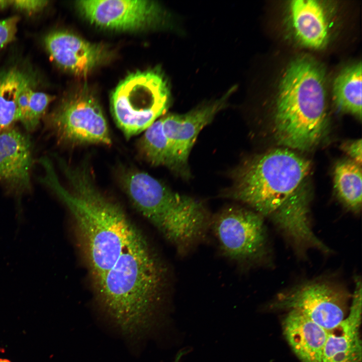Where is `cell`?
I'll list each match as a JSON object with an SVG mask.
<instances>
[{"label":"cell","mask_w":362,"mask_h":362,"mask_svg":"<svg viewBox=\"0 0 362 362\" xmlns=\"http://www.w3.org/2000/svg\"><path fill=\"white\" fill-rule=\"evenodd\" d=\"M39 162L45 172L40 182L55 193L74 219L95 284L140 233L121 207L98 188L87 165L72 166L59 159L69 185L66 188L49 158Z\"/></svg>","instance_id":"obj_1"},{"label":"cell","mask_w":362,"mask_h":362,"mask_svg":"<svg viewBox=\"0 0 362 362\" xmlns=\"http://www.w3.org/2000/svg\"><path fill=\"white\" fill-rule=\"evenodd\" d=\"M166 275L164 266L140 234L94 284L98 303L124 334L139 338L153 326Z\"/></svg>","instance_id":"obj_2"},{"label":"cell","mask_w":362,"mask_h":362,"mask_svg":"<svg viewBox=\"0 0 362 362\" xmlns=\"http://www.w3.org/2000/svg\"><path fill=\"white\" fill-rule=\"evenodd\" d=\"M324 76L317 64L303 58L292 62L280 84L272 130L278 144L301 151L316 146L327 127Z\"/></svg>","instance_id":"obj_3"},{"label":"cell","mask_w":362,"mask_h":362,"mask_svg":"<svg viewBox=\"0 0 362 362\" xmlns=\"http://www.w3.org/2000/svg\"><path fill=\"white\" fill-rule=\"evenodd\" d=\"M310 161L289 148L247 159L232 172L227 196L249 206L279 228L290 199L305 181Z\"/></svg>","instance_id":"obj_4"},{"label":"cell","mask_w":362,"mask_h":362,"mask_svg":"<svg viewBox=\"0 0 362 362\" xmlns=\"http://www.w3.org/2000/svg\"><path fill=\"white\" fill-rule=\"evenodd\" d=\"M122 180L134 206L177 251L185 253L204 237L211 217L200 201L173 191L142 171L126 173Z\"/></svg>","instance_id":"obj_5"},{"label":"cell","mask_w":362,"mask_h":362,"mask_svg":"<svg viewBox=\"0 0 362 362\" xmlns=\"http://www.w3.org/2000/svg\"><path fill=\"white\" fill-rule=\"evenodd\" d=\"M170 94L165 77L157 70L136 71L122 80L111 102L115 120L125 136L144 131L163 116L170 105Z\"/></svg>","instance_id":"obj_6"},{"label":"cell","mask_w":362,"mask_h":362,"mask_svg":"<svg viewBox=\"0 0 362 362\" xmlns=\"http://www.w3.org/2000/svg\"><path fill=\"white\" fill-rule=\"evenodd\" d=\"M210 228L222 254L238 264L257 262L266 253L263 218L252 210L227 207L211 217Z\"/></svg>","instance_id":"obj_7"},{"label":"cell","mask_w":362,"mask_h":362,"mask_svg":"<svg viewBox=\"0 0 362 362\" xmlns=\"http://www.w3.org/2000/svg\"><path fill=\"white\" fill-rule=\"evenodd\" d=\"M48 122L60 143L71 146L112 143L101 107L88 93H79L63 102L49 116Z\"/></svg>","instance_id":"obj_8"},{"label":"cell","mask_w":362,"mask_h":362,"mask_svg":"<svg viewBox=\"0 0 362 362\" xmlns=\"http://www.w3.org/2000/svg\"><path fill=\"white\" fill-rule=\"evenodd\" d=\"M270 307L296 311L328 331L346 316L347 296L330 282L313 281L279 294Z\"/></svg>","instance_id":"obj_9"},{"label":"cell","mask_w":362,"mask_h":362,"mask_svg":"<svg viewBox=\"0 0 362 362\" xmlns=\"http://www.w3.org/2000/svg\"><path fill=\"white\" fill-rule=\"evenodd\" d=\"M81 14L98 26L117 30H134L164 23L166 14L151 1L87 0L76 2Z\"/></svg>","instance_id":"obj_10"},{"label":"cell","mask_w":362,"mask_h":362,"mask_svg":"<svg viewBox=\"0 0 362 362\" xmlns=\"http://www.w3.org/2000/svg\"><path fill=\"white\" fill-rule=\"evenodd\" d=\"M234 89L233 87L219 99L200 105L185 114H167L161 116L171 155V170L183 177L189 176V157L198 134L225 107Z\"/></svg>","instance_id":"obj_11"},{"label":"cell","mask_w":362,"mask_h":362,"mask_svg":"<svg viewBox=\"0 0 362 362\" xmlns=\"http://www.w3.org/2000/svg\"><path fill=\"white\" fill-rule=\"evenodd\" d=\"M32 149L29 136L18 129L0 132V184L17 194L31 190Z\"/></svg>","instance_id":"obj_12"},{"label":"cell","mask_w":362,"mask_h":362,"mask_svg":"<svg viewBox=\"0 0 362 362\" xmlns=\"http://www.w3.org/2000/svg\"><path fill=\"white\" fill-rule=\"evenodd\" d=\"M44 43L50 57L58 65L77 75L87 74L107 57L108 52L102 46L66 31L49 33Z\"/></svg>","instance_id":"obj_13"},{"label":"cell","mask_w":362,"mask_h":362,"mask_svg":"<svg viewBox=\"0 0 362 362\" xmlns=\"http://www.w3.org/2000/svg\"><path fill=\"white\" fill-rule=\"evenodd\" d=\"M361 283L355 281L349 312L335 327L328 331L323 362H361L362 342Z\"/></svg>","instance_id":"obj_14"},{"label":"cell","mask_w":362,"mask_h":362,"mask_svg":"<svg viewBox=\"0 0 362 362\" xmlns=\"http://www.w3.org/2000/svg\"><path fill=\"white\" fill-rule=\"evenodd\" d=\"M283 335L301 362H323L328 331L295 311H289L282 323Z\"/></svg>","instance_id":"obj_15"},{"label":"cell","mask_w":362,"mask_h":362,"mask_svg":"<svg viewBox=\"0 0 362 362\" xmlns=\"http://www.w3.org/2000/svg\"><path fill=\"white\" fill-rule=\"evenodd\" d=\"M292 24L298 39L304 45L320 48L328 38L324 8L317 1L296 0L290 4Z\"/></svg>","instance_id":"obj_16"},{"label":"cell","mask_w":362,"mask_h":362,"mask_svg":"<svg viewBox=\"0 0 362 362\" xmlns=\"http://www.w3.org/2000/svg\"><path fill=\"white\" fill-rule=\"evenodd\" d=\"M361 63L346 68L336 78L333 97L341 111L361 119Z\"/></svg>","instance_id":"obj_17"},{"label":"cell","mask_w":362,"mask_h":362,"mask_svg":"<svg viewBox=\"0 0 362 362\" xmlns=\"http://www.w3.org/2000/svg\"><path fill=\"white\" fill-rule=\"evenodd\" d=\"M333 177L339 200L349 210L358 213L361 207V165L351 159L339 161L335 165Z\"/></svg>","instance_id":"obj_18"},{"label":"cell","mask_w":362,"mask_h":362,"mask_svg":"<svg viewBox=\"0 0 362 362\" xmlns=\"http://www.w3.org/2000/svg\"><path fill=\"white\" fill-rule=\"evenodd\" d=\"M31 82L29 76L17 68L0 72V128L2 131L19 121L17 100L22 89Z\"/></svg>","instance_id":"obj_19"},{"label":"cell","mask_w":362,"mask_h":362,"mask_svg":"<svg viewBox=\"0 0 362 362\" xmlns=\"http://www.w3.org/2000/svg\"><path fill=\"white\" fill-rule=\"evenodd\" d=\"M138 148L141 156L151 164L170 169L171 155L161 117L144 131L138 141Z\"/></svg>","instance_id":"obj_20"},{"label":"cell","mask_w":362,"mask_h":362,"mask_svg":"<svg viewBox=\"0 0 362 362\" xmlns=\"http://www.w3.org/2000/svg\"><path fill=\"white\" fill-rule=\"evenodd\" d=\"M54 97L41 92L32 90L27 115L22 122L28 131L35 130Z\"/></svg>","instance_id":"obj_21"},{"label":"cell","mask_w":362,"mask_h":362,"mask_svg":"<svg viewBox=\"0 0 362 362\" xmlns=\"http://www.w3.org/2000/svg\"><path fill=\"white\" fill-rule=\"evenodd\" d=\"M19 20L16 16L0 20V50L15 39Z\"/></svg>","instance_id":"obj_22"},{"label":"cell","mask_w":362,"mask_h":362,"mask_svg":"<svg viewBox=\"0 0 362 362\" xmlns=\"http://www.w3.org/2000/svg\"><path fill=\"white\" fill-rule=\"evenodd\" d=\"M48 3L45 0H11V7L28 14H33L43 10Z\"/></svg>","instance_id":"obj_23"},{"label":"cell","mask_w":362,"mask_h":362,"mask_svg":"<svg viewBox=\"0 0 362 362\" xmlns=\"http://www.w3.org/2000/svg\"><path fill=\"white\" fill-rule=\"evenodd\" d=\"M31 83L26 85L21 90L17 100L19 121L21 123L25 119L28 110L30 98L33 90Z\"/></svg>","instance_id":"obj_24"},{"label":"cell","mask_w":362,"mask_h":362,"mask_svg":"<svg viewBox=\"0 0 362 362\" xmlns=\"http://www.w3.org/2000/svg\"><path fill=\"white\" fill-rule=\"evenodd\" d=\"M342 149L351 158V160L361 165V139L348 141L342 145Z\"/></svg>","instance_id":"obj_25"},{"label":"cell","mask_w":362,"mask_h":362,"mask_svg":"<svg viewBox=\"0 0 362 362\" xmlns=\"http://www.w3.org/2000/svg\"><path fill=\"white\" fill-rule=\"evenodd\" d=\"M11 7V0H0V10Z\"/></svg>","instance_id":"obj_26"},{"label":"cell","mask_w":362,"mask_h":362,"mask_svg":"<svg viewBox=\"0 0 362 362\" xmlns=\"http://www.w3.org/2000/svg\"><path fill=\"white\" fill-rule=\"evenodd\" d=\"M0 362H11L10 360L6 359L0 358Z\"/></svg>","instance_id":"obj_27"},{"label":"cell","mask_w":362,"mask_h":362,"mask_svg":"<svg viewBox=\"0 0 362 362\" xmlns=\"http://www.w3.org/2000/svg\"><path fill=\"white\" fill-rule=\"evenodd\" d=\"M2 132V130H1V128H0V132Z\"/></svg>","instance_id":"obj_28"}]
</instances>
